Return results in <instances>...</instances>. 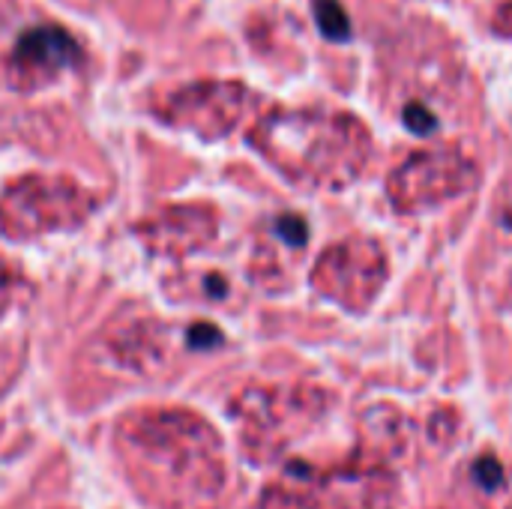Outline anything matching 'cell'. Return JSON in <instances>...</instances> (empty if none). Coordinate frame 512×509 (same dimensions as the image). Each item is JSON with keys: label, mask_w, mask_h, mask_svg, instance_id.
Masks as SVG:
<instances>
[{"label": "cell", "mask_w": 512, "mask_h": 509, "mask_svg": "<svg viewBox=\"0 0 512 509\" xmlns=\"http://www.w3.org/2000/svg\"><path fill=\"white\" fill-rule=\"evenodd\" d=\"M117 453L132 486L159 509H207L222 492L216 432L186 408H138L117 423Z\"/></svg>", "instance_id": "obj_1"}, {"label": "cell", "mask_w": 512, "mask_h": 509, "mask_svg": "<svg viewBox=\"0 0 512 509\" xmlns=\"http://www.w3.org/2000/svg\"><path fill=\"white\" fill-rule=\"evenodd\" d=\"M96 210V198L66 177H21L0 195V231L12 240L81 225Z\"/></svg>", "instance_id": "obj_2"}, {"label": "cell", "mask_w": 512, "mask_h": 509, "mask_svg": "<svg viewBox=\"0 0 512 509\" xmlns=\"http://www.w3.org/2000/svg\"><path fill=\"white\" fill-rule=\"evenodd\" d=\"M135 231L150 252L168 258H186L204 249V243L216 234V222L213 213L204 210L201 204H180V207L159 210L156 216L144 219Z\"/></svg>", "instance_id": "obj_3"}, {"label": "cell", "mask_w": 512, "mask_h": 509, "mask_svg": "<svg viewBox=\"0 0 512 509\" xmlns=\"http://www.w3.org/2000/svg\"><path fill=\"white\" fill-rule=\"evenodd\" d=\"M81 45L57 24H36L24 30L12 48V69L21 75V84L54 78L63 69L78 66Z\"/></svg>", "instance_id": "obj_4"}, {"label": "cell", "mask_w": 512, "mask_h": 509, "mask_svg": "<svg viewBox=\"0 0 512 509\" xmlns=\"http://www.w3.org/2000/svg\"><path fill=\"white\" fill-rule=\"evenodd\" d=\"M315 21H318V30L333 39V42H345L351 39V21L342 9L339 0H315Z\"/></svg>", "instance_id": "obj_5"}, {"label": "cell", "mask_w": 512, "mask_h": 509, "mask_svg": "<svg viewBox=\"0 0 512 509\" xmlns=\"http://www.w3.org/2000/svg\"><path fill=\"white\" fill-rule=\"evenodd\" d=\"M405 126L411 132H417V135H432L438 129V120H435V114L426 105H417L414 102V105L405 108Z\"/></svg>", "instance_id": "obj_6"}, {"label": "cell", "mask_w": 512, "mask_h": 509, "mask_svg": "<svg viewBox=\"0 0 512 509\" xmlns=\"http://www.w3.org/2000/svg\"><path fill=\"white\" fill-rule=\"evenodd\" d=\"M276 228H279V234H282L288 243H294V246H300V243L306 240V234H309V228H306V222H303L300 216H282Z\"/></svg>", "instance_id": "obj_7"}, {"label": "cell", "mask_w": 512, "mask_h": 509, "mask_svg": "<svg viewBox=\"0 0 512 509\" xmlns=\"http://www.w3.org/2000/svg\"><path fill=\"white\" fill-rule=\"evenodd\" d=\"M474 474H477V480H480L486 489H492V486H501V483H504V471H501V465H498L495 459H489V456L477 462Z\"/></svg>", "instance_id": "obj_8"}, {"label": "cell", "mask_w": 512, "mask_h": 509, "mask_svg": "<svg viewBox=\"0 0 512 509\" xmlns=\"http://www.w3.org/2000/svg\"><path fill=\"white\" fill-rule=\"evenodd\" d=\"M15 285H18L15 273L9 270V264H6V261H0V318H3V315H6V309L12 306Z\"/></svg>", "instance_id": "obj_9"}]
</instances>
